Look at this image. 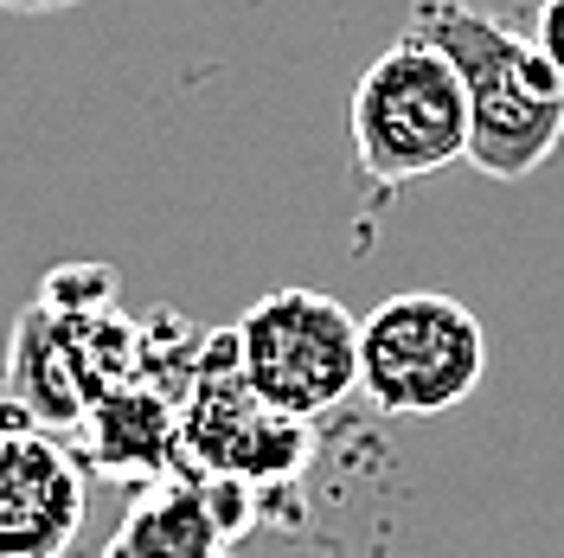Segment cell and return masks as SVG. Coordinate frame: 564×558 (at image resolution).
Masks as SVG:
<instances>
[{
    "label": "cell",
    "instance_id": "obj_1",
    "mask_svg": "<svg viewBox=\"0 0 564 558\" xmlns=\"http://www.w3.org/2000/svg\"><path fill=\"white\" fill-rule=\"evenodd\" d=\"M411 33L430 39L462 77L475 174L527 180L564 148V77L527 33L468 0H411Z\"/></svg>",
    "mask_w": 564,
    "mask_h": 558
},
{
    "label": "cell",
    "instance_id": "obj_2",
    "mask_svg": "<svg viewBox=\"0 0 564 558\" xmlns=\"http://www.w3.org/2000/svg\"><path fill=\"white\" fill-rule=\"evenodd\" d=\"M347 129L352 161L379 193L468 161V97H462L456 65L404 26L352 84Z\"/></svg>",
    "mask_w": 564,
    "mask_h": 558
},
{
    "label": "cell",
    "instance_id": "obj_3",
    "mask_svg": "<svg viewBox=\"0 0 564 558\" xmlns=\"http://www.w3.org/2000/svg\"><path fill=\"white\" fill-rule=\"evenodd\" d=\"M488 379V328L462 296L404 289L359 321V391L386 418H443Z\"/></svg>",
    "mask_w": 564,
    "mask_h": 558
},
{
    "label": "cell",
    "instance_id": "obj_4",
    "mask_svg": "<svg viewBox=\"0 0 564 558\" xmlns=\"http://www.w3.org/2000/svg\"><path fill=\"white\" fill-rule=\"evenodd\" d=\"M238 373L245 385L295 423H315L347 391H359V321L321 289H270L257 296L238 328Z\"/></svg>",
    "mask_w": 564,
    "mask_h": 558
},
{
    "label": "cell",
    "instance_id": "obj_5",
    "mask_svg": "<svg viewBox=\"0 0 564 558\" xmlns=\"http://www.w3.org/2000/svg\"><path fill=\"white\" fill-rule=\"evenodd\" d=\"M199 455V469L225 475V482H263V475H289L308 455V423L270 411L238 373V341L231 328L212 334L199 347V366L186 379V411H180V455Z\"/></svg>",
    "mask_w": 564,
    "mask_h": 558
},
{
    "label": "cell",
    "instance_id": "obj_6",
    "mask_svg": "<svg viewBox=\"0 0 564 558\" xmlns=\"http://www.w3.org/2000/svg\"><path fill=\"white\" fill-rule=\"evenodd\" d=\"M84 469L45 430L0 423V558H65L84 533Z\"/></svg>",
    "mask_w": 564,
    "mask_h": 558
},
{
    "label": "cell",
    "instance_id": "obj_7",
    "mask_svg": "<svg viewBox=\"0 0 564 558\" xmlns=\"http://www.w3.org/2000/svg\"><path fill=\"white\" fill-rule=\"evenodd\" d=\"M84 430H90V462L109 482H154L180 455V411H167V398L135 379L109 385L84 411Z\"/></svg>",
    "mask_w": 564,
    "mask_h": 558
},
{
    "label": "cell",
    "instance_id": "obj_8",
    "mask_svg": "<svg viewBox=\"0 0 564 558\" xmlns=\"http://www.w3.org/2000/svg\"><path fill=\"white\" fill-rule=\"evenodd\" d=\"M225 539H231V521L212 514V494L186 482L148 489L116 533V546H129L135 558H225Z\"/></svg>",
    "mask_w": 564,
    "mask_h": 558
},
{
    "label": "cell",
    "instance_id": "obj_9",
    "mask_svg": "<svg viewBox=\"0 0 564 558\" xmlns=\"http://www.w3.org/2000/svg\"><path fill=\"white\" fill-rule=\"evenodd\" d=\"M527 39L539 45V58L564 77V0H539V7H532V33Z\"/></svg>",
    "mask_w": 564,
    "mask_h": 558
},
{
    "label": "cell",
    "instance_id": "obj_10",
    "mask_svg": "<svg viewBox=\"0 0 564 558\" xmlns=\"http://www.w3.org/2000/svg\"><path fill=\"white\" fill-rule=\"evenodd\" d=\"M65 7H84V0H0V13H65Z\"/></svg>",
    "mask_w": 564,
    "mask_h": 558
},
{
    "label": "cell",
    "instance_id": "obj_11",
    "mask_svg": "<svg viewBox=\"0 0 564 558\" xmlns=\"http://www.w3.org/2000/svg\"><path fill=\"white\" fill-rule=\"evenodd\" d=\"M104 558H135V552H129V546H116V539H109V552Z\"/></svg>",
    "mask_w": 564,
    "mask_h": 558
}]
</instances>
